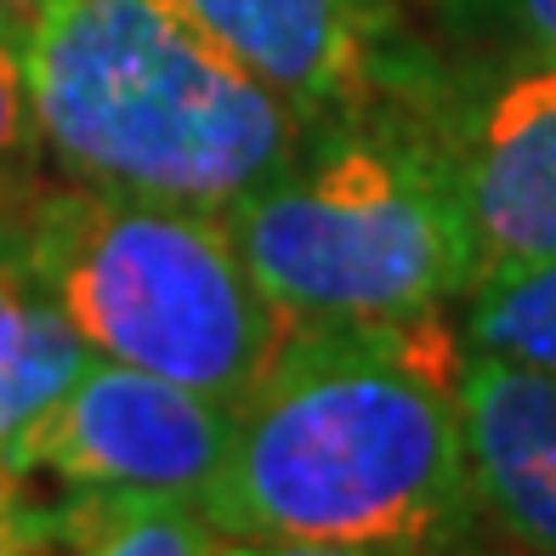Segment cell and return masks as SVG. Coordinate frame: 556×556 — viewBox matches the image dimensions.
<instances>
[{
  "label": "cell",
  "mask_w": 556,
  "mask_h": 556,
  "mask_svg": "<svg viewBox=\"0 0 556 556\" xmlns=\"http://www.w3.org/2000/svg\"><path fill=\"white\" fill-rule=\"evenodd\" d=\"M471 489L454 381L420 336L318 324L273 352L233 409V443L205 494L250 551H420Z\"/></svg>",
  "instance_id": "obj_1"
},
{
  "label": "cell",
  "mask_w": 556,
  "mask_h": 556,
  "mask_svg": "<svg viewBox=\"0 0 556 556\" xmlns=\"http://www.w3.org/2000/svg\"><path fill=\"white\" fill-rule=\"evenodd\" d=\"M35 125L103 193L227 211L295 142L290 97L182 0H46L29 23Z\"/></svg>",
  "instance_id": "obj_2"
},
{
  "label": "cell",
  "mask_w": 556,
  "mask_h": 556,
  "mask_svg": "<svg viewBox=\"0 0 556 556\" xmlns=\"http://www.w3.org/2000/svg\"><path fill=\"white\" fill-rule=\"evenodd\" d=\"M29 278L91 352L193 387L227 409H239L285 346V313L244 267L216 211L125 193L80 199L46 216Z\"/></svg>",
  "instance_id": "obj_3"
},
{
  "label": "cell",
  "mask_w": 556,
  "mask_h": 556,
  "mask_svg": "<svg viewBox=\"0 0 556 556\" xmlns=\"http://www.w3.org/2000/svg\"><path fill=\"white\" fill-rule=\"evenodd\" d=\"M222 222L267 301L301 324H397L483 273L460 182L381 148L273 176Z\"/></svg>",
  "instance_id": "obj_4"
},
{
  "label": "cell",
  "mask_w": 556,
  "mask_h": 556,
  "mask_svg": "<svg viewBox=\"0 0 556 556\" xmlns=\"http://www.w3.org/2000/svg\"><path fill=\"white\" fill-rule=\"evenodd\" d=\"M233 443V409L165 375L91 352L74 387L7 448V471H58L74 489H170L205 500Z\"/></svg>",
  "instance_id": "obj_5"
},
{
  "label": "cell",
  "mask_w": 556,
  "mask_h": 556,
  "mask_svg": "<svg viewBox=\"0 0 556 556\" xmlns=\"http://www.w3.org/2000/svg\"><path fill=\"white\" fill-rule=\"evenodd\" d=\"M466 471L522 545L556 551V375L477 352L454 369Z\"/></svg>",
  "instance_id": "obj_6"
},
{
  "label": "cell",
  "mask_w": 556,
  "mask_h": 556,
  "mask_svg": "<svg viewBox=\"0 0 556 556\" xmlns=\"http://www.w3.org/2000/svg\"><path fill=\"white\" fill-rule=\"evenodd\" d=\"M460 199L483 267L556 256V63L489 109L460 170Z\"/></svg>",
  "instance_id": "obj_7"
},
{
  "label": "cell",
  "mask_w": 556,
  "mask_h": 556,
  "mask_svg": "<svg viewBox=\"0 0 556 556\" xmlns=\"http://www.w3.org/2000/svg\"><path fill=\"white\" fill-rule=\"evenodd\" d=\"M205 29L290 103L346 86L364 40V0H182Z\"/></svg>",
  "instance_id": "obj_8"
},
{
  "label": "cell",
  "mask_w": 556,
  "mask_h": 556,
  "mask_svg": "<svg viewBox=\"0 0 556 556\" xmlns=\"http://www.w3.org/2000/svg\"><path fill=\"white\" fill-rule=\"evenodd\" d=\"M52 534L97 556H211L239 551L199 494L170 489H80V500L52 522Z\"/></svg>",
  "instance_id": "obj_9"
},
{
  "label": "cell",
  "mask_w": 556,
  "mask_h": 556,
  "mask_svg": "<svg viewBox=\"0 0 556 556\" xmlns=\"http://www.w3.org/2000/svg\"><path fill=\"white\" fill-rule=\"evenodd\" d=\"M91 364V341L46 295H12L0 313V460Z\"/></svg>",
  "instance_id": "obj_10"
},
{
  "label": "cell",
  "mask_w": 556,
  "mask_h": 556,
  "mask_svg": "<svg viewBox=\"0 0 556 556\" xmlns=\"http://www.w3.org/2000/svg\"><path fill=\"white\" fill-rule=\"evenodd\" d=\"M471 346L556 375V256L483 267L471 295Z\"/></svg>",
  "instance_id": "obj_11"
},
{
  "label": "cell",
  "mask_w": 556,
  "mask_h": 556,
  "mask_svg": "<svg viewBox=\"0 0 556 556\" xmlns=\"http://www.w3.org/2000/svg\"><path fill=\"white\" fill-rule=\"evenodd\" d=\"M29 23L35 17L23 12H0V170L40 131L35 97H29Z\"/></svg>",
  "instance_id": "obj_12"
},
{
  "label": "cell",
  "mask_w": 556,
  "mask_h": 556,
  "mask_svg": "<svg viewBox=\"0 0 556 556\" xmlns=\"http://www.w3.org/2000/svg\"><path fill=\"white\" fill-rule=\"evenodd\" d=\"M7 466H0V556H12V551H35V522L23 517V505H17V489L7 483Z\"/></svg>",
  "instance_id": "obj_13"
},
{
  "label": "cell",
  "mask_w": 556,
  "mask_h": 556,
  "mask_svg": "<svg viewBox=\"0 0 556 556\" xmlns=\"http://www.w3.org/2000/svg\"><path fill=\"white\" fill-rule=\"evenodd\" d=\"M517 23H522V35L556 63V0H517Z\"/></svg>",
  "instance_id": "obj_14"
},
{
  "label": "cell",
  "mask_w": 556,
  "mask_h": 556,
  "mask_svg": "<svg viewBox=\"0 0 556 556\" xmlns=\"http://www.w3.org/2000/svg\"><path fill=\"white\" fill-rule=\"evenodd\" d=\"M46 7V0H0V12H23V17H35Z\"/></svg>",
  "instance_id": "obj_15"
},
{
  "label": "cell",
  "mask_w": 556,
  "mask_h": 556,
  "mask_svg": "<svg viewBox=\"0 0 556 556\" xmlns=\"http://www.w3.org/2000/svg\"><path fill=\"white\" fill-rule=\"evenodd\" d=\"M12 295H17V285H12V273H7V267H0V313H7V307H12Z\"/></svg>",
  "instance_id": "obj_16"
}]
</instances>
